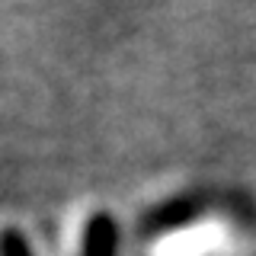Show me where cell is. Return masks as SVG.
<instances>
[{"mask_svg":"<svg viewBox=\"0 0 256 256\" xmlns=\"http://www.w3.org/2000/svg\"><path fill=\"white\" fill-rule=\"evenodd\" d=\"M221 244H224V228L214 221H202L160 237L154 244V256H212Z\"/></svg>","mask_w":256,"mask_h":256,"instance_id":"obj_1","label":"cell"}]
</instances>
